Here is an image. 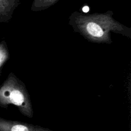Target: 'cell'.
I'll use <instances>...</instances> for the list:
<instances>
[{
	"instance_id": "cell-5",
	"label": "cell",
	"mask_w": 131,
	"mask_h": 131,
	"mask_svg": "<svg viewBox=\"0 0 131 131\" xmlns=\"http://www.w3.org/2000/svg\"><path fill=\"white\" fill-rule=\"evenodd\" d=\"M10 54L8 46L5 40L0 41V74L5 64L9 61Z\"/></svg>"
},
{
	"instance_id": "cell-3",
	"label": "cell",
	"mask_w": 131,
	"mask_h": 131,
	"mask_svg": "<svg viewBox=\"0 0 131 131\" xmlns=\"http://www.w3.org/2000/svg\"><path fill=\"white\" fill-rule=\"evenodd\" d=\"M0 131H53L39 125L7 120L0 117Z\"/></svg>"
},
{
	"instance_id": "cell-2",
	"label": "cell",
	"mask_w": 131,
	"mask_h": 131,
	"mask_svg": "<svg viewBox=\"0 0 131 131\" xmlns=\"http://www.w3.org/2000/svg\"><path fill=\"white\" fill-rule=\"evenodd\" d=\"M10 105L15 106L24 116L33 117L30 95L24 82L12 72L0 86V107L8 109Z\"/></svg>"
},
{
	"instance_id": "cell-4",
	"label": "cell",
	"mask_w": 131,
	"mask_h": 131,
	"mask_svg": "<svg viewBox=\"0 0 131 131\" xmlns=\"http://www.w3.org/2000/svg\"><path fill=\"white\" fill-rule=\"evenodd\" d=\"M19 0H0V23H8L12 19Z\"/></svg>"
},
{
	"instance_id": "cell-1",
	"label": "cell",
	"mask_w": 131,
	"mask_h": 131,
	"mask_svg": "<svg viewBox=\"0 0 131 131\" xmlns=\"http://www.w3.org/2000/svg\"><path fill=\"white\" fill-rule=\"evenodd\" d=\"M69 24L74 32L92 43L112 44V33L131 39V28L114 19L111 10L90 14L74 12L69 17Z\"/></svg>"
}]
</instances>
